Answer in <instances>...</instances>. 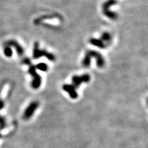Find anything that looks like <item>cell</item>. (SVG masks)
<instances>
[{
	"instance_id": "6da1fadb",
	"label": "cell",
	"mask_w": 148,
	"mask_h": 148,
	"mask_svg": "<svg viewBox=\"0 0 148 148\" xmlns=\"http://www.w3.org/2000/svg\"><path fill=\"white\" fill-rule=\"evenodd\" d=\"M117 4V0H108L105 3H104L102 5V13L105 16L109 18L112 21H115L118 19V14H117L115 12H112L110 8L112 6H114Z\"/></svg>"
},
{
	"instance_id": "7a4b0ae2",
	"label": "cell",
	"mask_w": 148,
	"mask_h": 148,
	"mask_svg": "<svg viewBox=\"0 0 148 148\" xmlns=\"http://www.w3.org/2000/svg\"><path fill=\"white\" fill-rule=\"evenodd\" d=\"M44 56L51 61H54L56 59L55 56L51 52H49L46 50H41L39 48V44L38 42L34 43V47L33 50V58L37 59L41 57Z\"/></svg>"
},
{
	"instance_id": "3957f363",
	"label": "cell",
	"mask_w": 148,
	"mask_h": 148,
	"mask_svg": "<svg viewBox=\"0 0 148 148\" xmlns=\"http://www.w3.org/2000/svg\"><path fill=\"white\" fill-rule=\"evenodd\" d=\"M29 73L32 75L33 80L32 82V86L34 89H38L41 86V76L37 72L36 68L32 64L29 66Z\"/></svg>"
},
{
	"instance_id": "277c9868",
	"label": "cell",
	"mask_w": 148,
	"mask_h": 148,
	"mask_svg": "<svg viewBox=\"0 0 148 148\" xmlns=\"http://www.w3.org/2000/svg\"><path fill=\"white\" fill-rule=\"evenodd\" d=\"M90 80V75L88 74H83L81 76L74 75L72 78V85L75 88L81 85L82 83H87Z\"/></svg>"
},
{
	"instance_id": "5b68a950",
	"label": "cell",
	"mask_w": 148,
	"mask_h": 148,
	"mask_svg": "<svg viewBox=\"0 0 148 148\" xmlns=\"http://www.w3.org/2000/svg\"><path fill=\"white\" fill-rule=\"evenodd\" d=\"M38 106L39 103L38 102L33 101L31 102L25 110L23 115V119L25 120H29V119L31 118L37 109L38 108Z\"/></svg>"
},
{
	"instance_id": "8992f818",
	"label": "cell",
	"mask_w": 148,
	"mask_h": 148,
	"mask_svg": "<svg viewBox=\"0 0 148 148\" xmlns=\"http://www.w3.org/2000/svg\"><path fill=\"white\" fill-rule=\"evenodd\" d=\"M6 46H9L10 47H13L16 49V51L19 56H22L24 54V49L21 45L17 41L14 40H10L5 43Z\"/></svg>"
},
{
	"instance_id": "52a82bcc",
	"label": "cell",
	"mask_w": 148,
	"mask_h": 148,
	"mask_svg": "<svg viewBox=\"0 0 148 148\" xmlns=\"http://www.w3.org/2000/svg\"><path fill=\"white\" fill-rule=\"evenodd\" d=\"M87 52L89 53V54L91 56L92 58H94L96 59L97 66L99 67H103L104 66L105 60L100 52L93 50H89Z\"/></svg>"
},
{
	"instance_id": "ba28073f",
	"label": "cell",
	"mask_w": 148,
	"mask_h": 148,
	"mask_svg": "<svg viewBox=\"0 0 148 148\" xmlns=\"http://www.w3.org/2000/svg\"><path fill=\"white\" fill-rule=\"evenodd\" d=\"M62 89L69 93V96H70L71 98L72 99L77 98L78 97L77 92V91H76V88L72 85H69V84L64 85L62 86Z\"/></svg>"
},
{
	"instance_id": "9c48e42d",
	"label": "cell",
	"mask_w": 148,
	"mask_h": 148,
	"mask_svg": "<svg viewBox=\"0 0 148 148\" xmlns=\"http://www.w3.org/2000/svg\"><path fill=\"white\" fill-rule=\"evenodd\" d=\"M90 43L92 44L93 46H95L98 48H106V44L104 43V42L101 39H97V38H91L90 40Z\"/></svg>"
},
{
	"instance_id": "30bf717a",
	"label": "cell",
	"mask_w": 148,
	"mask_h": 148,
	"mask_svg": "<svg viewBox=\"0 0 148 148\" xmlns=\"http://www.w3.org/2000/svg\"><path fill=\"white\" fill-rule=\"evenodd\" d=\"M91 60H92V57H91L88 52H86L85 58H83L82 60V66L85 67H88L90 66Z\"/></svg>"
},
{
	"instance_id": "8fae6325",
	"label": "cell",
	"mask_w": 148,
	"mask_h": 148,
	"mask_svg": "<svg viewBox=\"0 0 148 148\" xmlns=\"http://www.w3.org/2000/svg\"><path fill=\"white\" fill-rule=\"evenodd\" d=\"M101 40L105 42L110 43L112 41V36L108 32H104L102 34Z\"/></svg>"
},
{
	"instance_id": "7c38bea8",
	"label": "cell",
	"mask_w": 148,
	"mask_h": 148,
	"mask_svg": "<svg viewBox=\"0 0 148 148\" xmlns=\"http://www.w3.org/2000/svg\"><path fill=\"white\" fill-rule=\"evenodd\" d=\"M4 54H5L7 58H10L13 56V50L11 49V47L9 46H6L4 48Z\"/></svg>"
},
{
	"instance_id": "4fadbf2b",
	"label": "cell",
	"mask_w": 148,
	"mask_h": 148,
	"mask_svg": "<svg viewBox=\"0 0 148 148\" xmlns=\"http://www.w3.org/2000/svg\"><path fill=\"white\" fill-rule=\"evenodd\" d=\"M35 67V68H37V69H38L43 72H46L48 69V67L47 66V64L45 63H39Z\"/></svg>"
},
{
	"instance_id": "5bb4252c",
	"label": "cell",
	"mask_w": 148,
	"mask_h": 148,
	"mask_svg": "<svg viewBox=\"0 0 148 148\" xmlns=\"http://www.w3.org/2000/svg\"><path fill=\"white\" fill-rule=\"evenodd\" d=\"M6 126V121L5 117L0 115V130H3Z\"/></svg>"
},
{
	"instance_id": "9a60e30c",
	"label": "cell",
	"mask_w": 148,
	"mask_h": 148,
	"mask_svg": "<svg viewBox=\"0 0 148 148\" xmlns=\"http://www.w3.org/2000/svg\"><path fill=\"white\" fill-rule=\"evenodd\" d=\"M22 64H25V65H28V66H30L32 64L31 60H30V59H29V58H24L22 60Z\"/></svg>"
},
{
	"instance_id": "2e32d148",
	"label": "cell",
	"mask_w": 148,
	"mask_h": 148,
	"mask_svg": "<svg viewBox=\"0 0 148 148\" xmlns=\"http://www.w3.org/2000/svg\"><path fill=\"white\" fill-rule=\"evenodd\" d=\"M4 107H5V102H4V101L0 99V111L2 110L4 108Z\"/></svg>"
},
{
	"instance_id": "e0dca14e",
	"label": "cell",
	"mask_w": 148,
	"mask_h": 148,
	"mask_svg": "<svg viewBox=\"0 0 148 148\" xmlns=\"http://www.w3.org/2000/svg\"><path fill=\"white\" fill-rule=\"evenodd\" d=\"M1 133H0V139H1Z\"/></svg>"
}]
</instances>
